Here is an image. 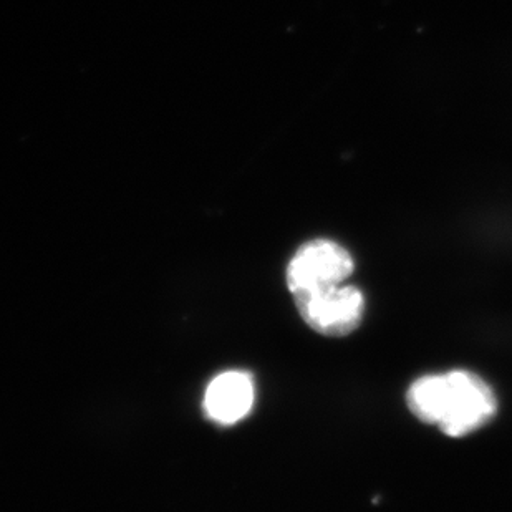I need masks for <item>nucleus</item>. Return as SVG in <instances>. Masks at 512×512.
Returning a JSON list of instances; mask_svg holds the SVG:
<instances>
[{"instance_id": "f257e3e1", "label": "nucleus", "mask_w": 512, "mask_h": 512, "mask_svg": "<svg viewBox=\"0 0 512 512\" xmlns=\"http://www.w3.org/2000/svg\"><path fill=\"white\" fill-rule=\"evenodd\" d=\"M411 415L438 426L450 438H463L493 420L498 400L483 378L466 370L426 375L406 393Z\"/></svg>"}, {"instance_id": "f03ea898", "label": "nucleus", "mask_w": 512, "mask_h": 512, "mask_svg": "<svg viewBox=\"0 0 512 512\" xmlns=\"http://www.w3.org/2000/svg\"><path fill=\"white\" fill-rule=\"evenodd\" d=\"M355 264L345 247L327 239L307 242L295 252L287 267V287L292 297L314 294L345 284Z\"/></svg>"}, {"instance_id": "7ed1b4c3", "label": "nucleus", "mask_w": 512, "mask_h": 512, "mask_svg": "<svg viewBox=\"0 0 512 512\" xmlns=\"http://www.w3.org/2000/svg\"><path fill=\"white\" fill-rule=\"evenodd\" d=\"M300 317L324 337H347L358 329L365 312V299L353 285H337L294 299Z\"/></svg>"}, {"instance_id": "20e7f679", "label": "nucleus", "mask_w": 512, "mask_h": 512, "mask_svg": "<svg viewBox=\"0 0 512 512\" xmlns=\"http://www.w3.org/2000/svg\"><path fill=\"white\" fill-rule=\"evenodd\" d=\"M254 383L244 372L221 373L209 383L204 410L219 425H234L249 415L254 405Z\"/></svg>"}]
</instances>
